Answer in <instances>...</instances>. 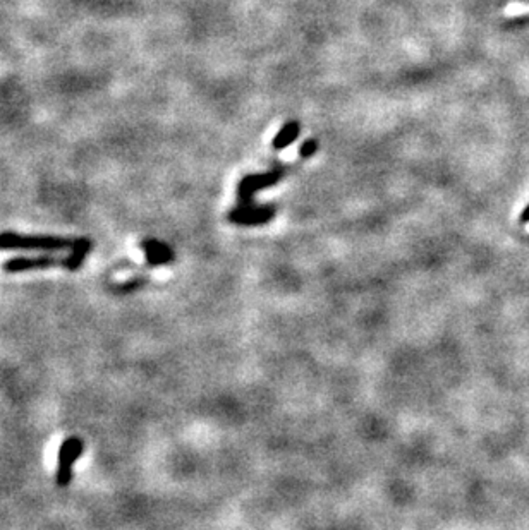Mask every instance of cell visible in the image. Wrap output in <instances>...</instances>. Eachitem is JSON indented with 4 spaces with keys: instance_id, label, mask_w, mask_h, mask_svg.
<instances>
[{
    "instance_id": "obj_1",
    "label": "cell",
    "mask_w": 529,
    "mask_h": 530,
    "mask_svg": "<svg viewBox=\"0 0 529 530\" xmlns=\"http://www.w3.org/2000/svg\"><path fill=\"white\" fill-rule=\"evenodd\" d=\"M85 239H67L55 236H21L16 232L0 233V251H74Z\"/></svg>"
},
{
    "instance_id": "obj_2",
    "label": "cell",
    "mask_w": 529,
    "mask_h": 530,
    "mask_svg": "<svg viewBox=\"0 0 529 530\" xmlns=\"http://www.w3.org/2000/svg\"><path fill=\"white\" fill-rule=\"evenodd\" d=\"M83 445L81 439L78 436H71L66 441L60 445L59 455H57V470H55V482L59 488H67L73 481V470L74 463L83 455Z\"/></svg>"
},
{
    "instance_id": "obj_3",
    "label": "cell",
    "mask_w": 529,
    "mask_h": 530,
    "mask_svg": "<svg viewBox=\"0 0 529 530\" xmlns=\"http://www.w3.org/2000/svg\"><path fill=\"white\" fill-rule=\"evenodd\" d=\"M67 256L66 258H57V256H17V258L7 259L2 265V270L6 273H24V272H37V270L46 268H67Z\"/></svg>"
},
{
    "instance_id": "obj_4",
    "label": "cell",
    "mask_w": 529,
    "mask_h": 530,
    "mask_svg": "<svg viewBox=\"0 0 529 530\" xmlns=\"http://www.w3.org/2000/svg\"><path fill=\"white\" fill-rule=\"evenodd\" d=\"M280 179H282V172L280 170L270 172V174L244 177V179L239 182V187H237V196H239L241 204H243V206L253 204V196L258 193V191L273 186V184L279 182Z\"/></svg>"
},
{
    "instance_id": "obj_5",
    "label": "cell",
    "mask_w": 529,
    "mask_h": 530,
    "mask_svg": "<svg viewBox=\"0 0 529 530\" xmlns=\"http://www.w3.org/2000/svg\"><path fill=\"white\" fill-rule=\"evenodd\" d=\"M273 215H275L273 206H254V204L243 206L241 204L229 213V220L237 225H261V223L270 222Z\"/></svg>"
},
{
    "instance_id": "obj_6",
    "label": "cell",
    "mask_w": 529,
    "mask_h": 530,
    "mask_svg": "<svg viewBox=\"0 0 529 530\" xmlns=\"http://www.w3.org/2000/svg\"><path fill=\"white\" fill-rule=\"evenodd\" d=\"M141 249L146 256V263L150 266L168 265L174 261V251L165 242L157 239H146L141 242Z\"/></svg>"
},
{
    "instance_id": "obj_7",
    "label": "cell",
    "mask_w": 529,
    "mask_h": 530,
    "mask_svg": "<svg viewBox=\"0 0 529 530\" xmlns=\"http://www.w3.org/2000/svg\"><path fill=\"white\" fill-rule=\"evenodd\" d=\"M300 124L297 122H287L286 125H284L282 129L279 131V134L273 138L272 141V146L275 151H280V150H286L287 146H289L290 143H294L297 139V136H300Z\"/></svg>"
},
{
    "instance_id": "obj_8",
    "label": "cell",
    "mask_w": 529,
    "mask_h": 530,
    "mask_svg": "<svg viewBox=\"0 0 529 530\" xmlns=\"http://www.w3.org/2000/svg\"><path fill=\"white\" fill-rule=\"evenodd\" d=\"M316 148H318V143L315 139H308L306 143H302L301 150H300V157L301 158H309L311 154H315Z\"/></svg>"
},
{
    "instance_id": "obj_9",
    "label": "cell",
    "mask_w": 529,
    "mask_h": 530,
    "mask_svg": "<svg viewBox=\"0 0 529 530\" xmlns=\"http://www.w3.org/2000/svg\"><path fill=\"white\" fill-rule=\"evenodd\" d=\"M521 222H523V223L529 222V206L526 208V210L523 211V215H521Z\"/></svg>"
}]
</instances>
